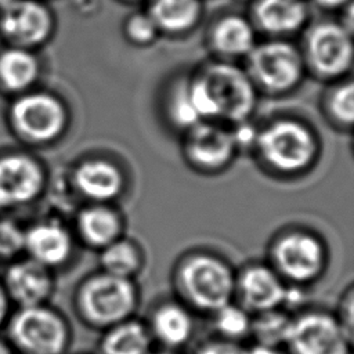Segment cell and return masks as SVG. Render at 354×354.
Listing matches in <instances>:
<instances>
[{"label":"cell","mask_w":354,"mask_h":354,"mask_svg":"<svg viewBox=\"0 0 354 354\" xmlns=\"http://www.w3.org/2000/svg\"><path fill=\"white\" fill-rule=\"evenodd\" d=\"M187 93L199 119L221 118L243 122L254 108L250 77L231 64L217 62L206 66L187 86Z\"/></svg>","instance_id":"cell-1"},{"label":"cell","mask_w":354,"mask_h":354,"mask_svg":"<svg viewBox=\"0 0 354 354\" xmlns=\"http://www.w3.org/2000/svg\"><path fill=\"white\" fill-rule=\"evenodd\" d=\"M3 122L18 145L32 149L53 144L64 134L68 111L54 93L35 87L6 101Z\"/></svg>","instance_id":"cell-2"},{"label":"cell","mask_w":354,"mask_h":354,"mask_svg":"<svg viewBox=\"0 0 354 354\" xmlns=\"http://www.w3.org/2000/svg\"><path fill=\"white\" fill-rule=\"evenodd\" d=\"M137 306L138 292L133 279L105 271L84 279L73 295L76 318L86 328L101 332L134 317Z\"/></svg>","instance_id":"cell-3"},{"label":"cell","mask_w":354,"mask_h":354,"mask_svg":"<svg viewBox=\"0 0 354 354\" xmlns=\"http://www.w3.org/2000/svg\"><path fill=\"white\" fill-rule=\"evenodd\" d=\"M3 330L15 354H66L73 339L69 319L50 303L14 307Z\"/></svg>","instance_id":"cell-4"},{"label":"cell","mask_w":354,"mask_h":354,"mask_svg":"<svg viewBox=\"0 0 354 354\" xmlns=\"http://www.w3.org/2000/svg\"><path fill=\"white\" fill-rule=\"evenodd\" d=\"M176 288L181 303L192 313L210 315L232 301L235 277L220 259L198 254L180 266L176 272Z\"/></svg>","instance_id":"cell-5"},{"label":"cell","mask_w":354,"mask_h":354,"mask_svg":"<svg viewBox=\"0 0 354 354\" xmlns=\"http://www.w3.org/2000/svg\"><path fill=\"white\" fill-rule=\"evenodd\" d=\"M47 185L43 162L21 145L0 147V214H14L36 203Z\"/></svg>","instance_id":"cell-6"},{"label":"cell","mask_w":354,"mask_h":354,"mask_svg":"<svg viewBox=\"0 0 354 354\" xmlns=\"http://www.w3.org/2000/svg\"><path fill=\"white\" fill-rule=\"evenodd\" d=\"M283 346L288 354H351L353 339L333 313L307 310L292 317Z\"/></svg>","instance_id":"cell-7"},{"label":"cell","mask_w":354,"mask_h":354,"mask_svg":"<svg viewBox=\"0 0 354 354\" xmlns=\"http://www.w3.org/2000/svg\"><path fill=\"white\" fill-rule=\"evenodd\" d=\"M264 160L283 173L299 171L310 165L315 141L308 129L295 120H278L257 136Z\"/></svg>","instance_id":"cell-8"},{"label":"cell","mask_w":354,"mask_h":354,"mask_svg":"<svg viewBox=\"0 0 354 354\" xmlns=\"http://www.w3.org/2000/svg\"><path fill=\"white\" fill-rule=\"evenodd\" d=\"M55 18L44 0H14L0 10V43L37 51L53 36Z\"/></svg>","instance_id":"cell-9"},{"label":"cell","mask_w":354,"mask_h":354,"mask_svg":"<svg viewBox=\"0 0 354 354\" xmlns=\"http://www.w3.org/2000/svg\"><path fill=\"white\" fill-rule=\"evenodd\" d=\"M248 55L250 76L271 93L288 91L301 79V55L286 41L263 43L253 47Z\"/></svg>","instance_id":"cell-10"},{"label":"cell","mask_w":354,"mask_h":354,"mask_svg":"<svg viewBox=\"0 0 354 354\" xmlns=\"http://www.w3.org/2000/svg\"><path fill=\"white\" fill-rule=\"evenodd\" d=\"M0 281L12 307L50 303L55 290L54 271L25 254L3 266Z\"/></svg>","instance_id":"cell-11"},{"label":"cell","mask_w":354,"mask_h":354,"mask_svg":"<svg viewBox=\"0 0 354 354\" xmlns=\"http://www.w3.org/2000/svg\"><path fill=\"white\" fill-rule=\"evenodd\" d=\"M275 271L289 282L304 285L317 279L325 266L321 242L307 234H289L275 243Z\"/></svg>","instance_id":"cell-12"},{"label":"cell","mask_w":354,"mask_h":354,"mask_svg":"<svg viewBox=\"0 0 354 354\" xmlns=\"http://www.w3.org/2000/svg\"><path fill=\"white\" fill-rule=\"evenodd\" d=\"M307 55L313 68L325 76L344 73L353 61L350 30L344 25L322 22L307 36Z\"/></svg>","instance_id":"cell-13"},{"label":"cell","mask_w":354,"mask_h":354,"mask_svg":"<svg viewBox=\"0 0 354 354\" xmlns=\"http://www.w3.org/2000/svg\"><path fill=\"white\" fill-rule=\"evenodd\" d=\"M24 254L54 271L71 257L72 238L57 220H36L24 227Z\"/></svg>","instance_id":"cell-14"},{"label":"cell","mask_w":354,"mask_h":354,"mask_svg":"<svg viewBox=\"0 0 354 354\" xmlns=\"http://www.w3.org/2000/svg\"><path fill=\"white\" fill-rule=\"evenodd\" d=\"M288 286L272 268L250 266L235 278V293L239 304L250 314L282 307Z\"/></svg>","instance_id":"cell-15"},{"label":"cell","mask_w":354,"mask_h":354,"mask_svg":"<svg viewBox=\"0 0 354 354\" xmlns=\"http://www.w3.org/2000/svg\"><path fill=\"white\" fill-rule=\"evenodd\" d=\"M40 76L37 51L0 43V97L4 101L37 87Z\"/></svg>","instance_id":"cell-16"},{"label":"cell","mask_w":354,"mask_h":354,"mask_svg":"<svg viewBox=\"0 0 354 354\" xmlns=\"http://www.w3.org/2000/svg\"><path fill=\"white\" fill-rule=\"evenodd\" d=\"M153 342L165 350L177 351L194 335L192 311L181 301H163L152 308L145 321Z\"/></svg>","instance_id":"cell-17"},{"label":"cell","mask_w":354,"mask_h":354,"mask_svg":"<svg viewBox=\"0 0 354 354\" xmlns=\"http://www.w3.org/2000/svg\"><path fill=\"white\" fill-rule=\"evenodd\" d=\"M234 137L227 130L198 122L188 129L185 151L188 158L202 167H220L234 152Z\"/></svg>","instance_id":"cell-18"},{"label":"cell","mask_w":354,"mask_h":354,"mask_svg":"<svg viewBox=\"0 0 354 354\" xmlns=\"http://www.w3.org/2000/svg\"><path fill=\"white\" fill-rule=\"evenodd\" d=\"M307 15L308 10L303 0H257L253 7L256 24L271 35L296 32Z\"/></svg>","instance_id":"cell-19"},{"label":"cell","mask_w":354,"mask_h":354,"mask_svg":"<svg viewBox=\"0 0 354 354\" xmlns=\"http://www.w3.org/2000/svg\"><path fill=\"white\" fill-rule=\"evenodd\" d=\"M152 344L145 321L131 317L101 332L98 354H149Z\"/></svg>","instance_id":"cell-20"},{"label":"cell","mask_w":354,"mask_h":354,"mask_svg":"<svg viewBox=\"0 0 354 354\" xmlns=\"http://www.w3.org/2000/svg\"><path fill=\"white\" fill-rule=\"evenodd\" d=\"M75 185L82 195L93 201L115 198L123 185L119 170L106 160H86L75 170Z\"/></svg>","instance_id":"cell-21"},{"label":"cell","mask_w":354,"mask_h":354,"mask_svg":"<svg viewBox=\"0 0 354 354\" xmlns=\"http://www.w3.org/2000/svg\"><path fill=\"white\" fill-rule=\"evenodd\" d=\"M212 41L218 53L239 57L249 54L254 47V32L243 17L227 15L214 25Z\"/></svg>","instance_id":"cell-22"},{"label":"cell","mask_w":354,"mask_h":354,"mask_svg":"<svg viewBox=\"0 0 354 354\" xmlns=\"http://www.w3.org/2000/svg\"><path fill=\"white\" fill-rule=\"evenodd\" d=\"M201 10V0H152L148 14L158 29L183 32L196 24Z\"/></svg>","instance_id":"cell-23"},{"label":"cell","mask_w":354,"mask_h":354,"mask_svg":"<svg viewBox=\"0 0 354 354\" xmlns=\"http://www.w3.org/2000/svg\"><path fill=\"white\" fill-rule=\"evenodd\" d=\"M77 227L86 242L100 248L116 241L120 231V223L116 214L101 206L88 207L80 212Z\"/></svg>","instance_id":"cell-24"},{"label":"cell","mask_w":354,"mask_h":354,"mask_svg":"<svg viewBox=\"0 0 354 354\" xmlns=\"http://www.w3.org/2000/svg\"><path fill=\"white\" fill-rule=\"evenodd\" d=\"M290 322L292 315L281 307L260 311L252 314L249 336L253 337L254 343L279 348L286 342Z\"/></svg>","instance_id":"cell-25"},{"label":"cell","mask_w":354,"mask_h":354,"mask_svg":"<svg viewBox=\"0 0 354 354\" xmlns=\"http://www.w3.org/2000/svg\"><path fill=\"white\" fill-rule=\"evenodd\" d=\"M209 317H212L213 328L218 337L241 343L250 333L252 314L239 303L230 301Z\"/></svg>","instance_id":"cell-26"},{"label":"cell","mask_w":354,"mask_h":354,"mask_svg":"<svg viewBox=\"0 0 354 354\" xmlns=\"http://www.w3.org/2000/svg\"><path fill=\"white\" fill-rule=\"evenodd\" d=\"M102 270L108 274L131 279L141 267L138 250L126 241H113L101 253Z\"/></svg>","instance_id":"cell-27"},{"label":"cell","mask_w":354,"mask_h":354,"mask_svg":"<svg viewBox=\"0 0 354 354\" xmlns=\"http://www.w3.org/2000/svg\"><path fill=\"white\" fill-rule=\"evenodd\" d=\"M329 108L336 120L350 126L354 119V90L353 84L347 83L333 91Z\"/></svg>","instance_id":"cell-28"},{"label":"cell","mask_w":354,"mask_h":354,"mask_svg":"<svg viewBox=\"0 0 354 354\" xmlns=\"http://www.w3.org/2000/svg\"><path fill=\"white\" fill-rule=\"evenodd\" d=\"M158 26L149 14L136 12L126 22V33L130 40L138 44L149 43L156 35Z\"/></svg>","instance_id":"cell-29"},{"label":"cell","mask_w":354,"mask_h":354,"mask_svg":"<svg viewBox=\"0 0 354 354\" xmlns=\"http://www.w3.org/2000/svg\"><path fill=\"white\" fill-rule=\"evenodd\" d=\"M171 116L176 120V123H178L180 126L184 127H192L194 124H196L198 122H201L198 113L195 112L188 93H187V87L181 88L173 98L171 101Z\"/></svg>","instance_id":"cell-30"},{"label":"cell","mask_w":354,"mask_h":354,"mask_svg":"<svg viewBox=\"0 0 354 354\" xmlns=\"http://www.w3.org/2000/svg\"><path fill=\"white\" fill-rule=\"evenodd\" d=\"M194 354H245V347L238 342L216 336L202 342Z\"/></svg>","instance_id":"cell-31"},{"label":"cell","mask_w":354,"mask_h":354,"mask_svg":"<svg viewBox=\"0 0 354 354\" xmlns=\"http://www.w3.org/2000/svg\"><path fill=\"white\" fill-rule=\"evenodd\" d=\"M337 322L343 328V330L353 339L354 337V292L353 288H348L347 292L343 293L339 301V307L336 313H333Z\"/></svg>","instance_id":"cell-32"},{"label":"cell","mask_w":354,"mask_h":354,"mask_svg":"<svg viewBox=\"0 0 354 354\" xmlns=\"http://www.w3.org/2000/svg\"><path fill=\"white\" fill-rule=\"evenodd\" d=\"M12 308L14 307H12V304H11L6 290L3 288V283L0 281V330L4 329V325H6L7 319H8Z\"/></svg>","instance_id":"cell-33"},{"label":"cell","mask_w":354,"mask_h":354,"mask_svg":"<svg viewBox=\"0 0 354 354\" xmlns=\"http://www.w3.org/2000/svg\"><path fill=\"white\" fill-rule=\"evenodd\" d=\"M245 354H281L279 348L260 344V343H253L249 347H245Z\"/></svg>","instance_id":"cell-34"},{"label":"cell","mask_w":354,"mask_h":354,"mask_svg":"<svg viewBox=\"0 0 354 354\" xmlns=\"http://www.w3.org/2000/svg\"><path fill=\"white\" fill-rule=\"evenodd\" d=\"M314 1L324 8H337V7L347 6L350 3V0H314Z\"/></svg>","instance_id":"cell-35"},{"label":"cell","mask_w":354,"mask_h":354,"mask_svg":"<svg viewBox=\"0 0 354 354\" xmlns=\"http://www.w3.org/2000/svg\"><path fill=\"white\" fill-rule=\"evenodd\" d=\"M0 354H15L11 344L7 342L4 336H0Z\"/></svg>","instance_id":"cell-36"},{"label":"cell","mask_w":354,"mask_h":354,"mask_svg":"<svg viewBox=\"0 0 354 354\" xmlns=\"http://www.w3.org/2000/svg\"><path fill=\"white\" fill-rule=\"evenodd\" d=\"M149 354H178V353H177V351H173V350L160 348V350H156V351H151Z\"/></svg>","instance_id":"cell-37"},{"label":"cell","mask_w":354,"mask_h":354,"mask_svg":"<svg viewBox=\"0 0 354 354\" xmlns=\"http://www.w3.org/2000/svg\"><path fill=\"white\" fill-rule=\"evenodd\" d=\"M11 1H14V0H0V10L4 8L6 6H8Z\"/></svg>","instance_id":"cell-38"}]
</instances>
